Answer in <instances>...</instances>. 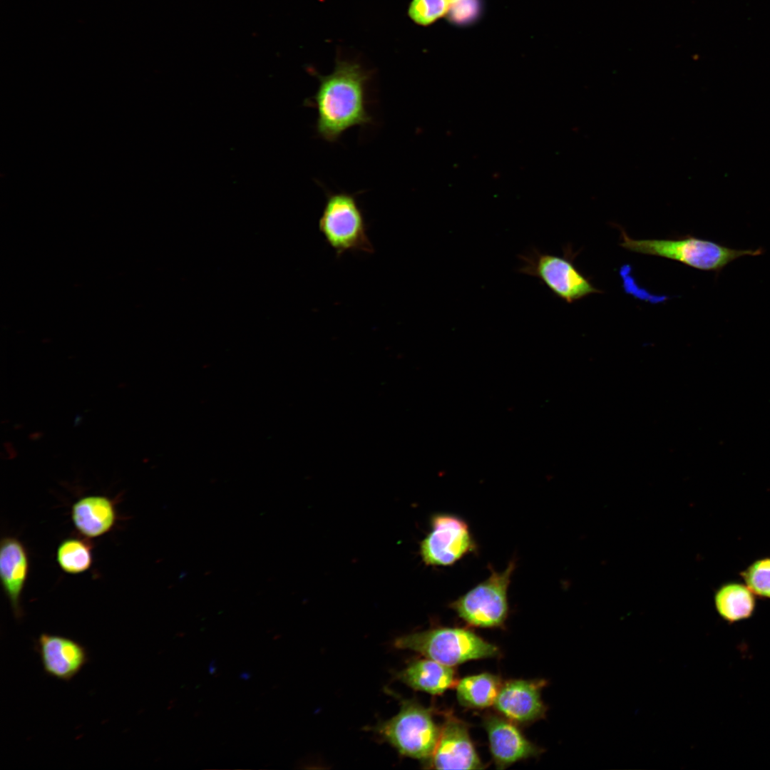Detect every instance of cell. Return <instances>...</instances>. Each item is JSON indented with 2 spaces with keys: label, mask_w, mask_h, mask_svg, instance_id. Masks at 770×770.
Returning <instances> with one entry per match:
<instances>
[{
  "label": "cell",
  "mask_w": 770,
  "mask_h": 770,
  "mask_svg": "<svg viewBox=\"0 0 770 770\" xmlns=\"http://www.w3.org/2000/svg\"><path fill=\"white\" fill-rule=\"evenodd\" d=\"M714 602L719 615L732 624L751 617L756 609V596L745 585L727 582L715 592Z\"/></svg>",
  "instance_id": "obj_16"
},
{
  "label": "cell",
  "mask_w": 770,
  "mask_h": 770,
  "mask_svg": "<svg viewBox=\"0 0 770 770\" xmlns=\"http://www.w3.org/2000/svg\"><path fill=\"white\" fill-rule=\"evenodd\" d=\"M430 524V532L420 543V555L426 565L451 566L476 550L468 523L459 516L435 513Z\"/></svg>",
  "instance_id": "obj_8"
},
{
  "label": "cell",
  "mask_w": 770,
  "mask_h": 770,
  "mask_svg": "<svg viewBox=\"0 0 770 770\" xmlns=\"http://www.w3.org/2000/svg\"><path fill=\"white\" fill-rule=\"evenodd\" d=\"M740 575L756 597L770 600V556L753 561Z\"/></svg>",
  "instance_id": "obj_19"
},
{
  "label": "cell",
  "mask_w": 770,
  "mask_h": 770,
  "mask_svg": "<svg viewBox=\"0 0 770 770\" xmlns=\"http://www.w3.org/2000/svg\"><path fill=\"white\" fill-rule=\"evenodd\" d=\"M545 684L543 680H508L502 684L493 707L515 724H531L545 715L547 707L541 699Z\"/></svg>",
  "instance_id": "obj_11"
},
{
  "label": "cell",
  "mask_w": 770,
  "mask_h": 770,
  "mask_svg": "<svg viewBox=\"0 0 770 770\" xmlns=\"http://www.w3.org/2000/svg\"><path fill=\"white\" fill-rule=\"evenodd\" d=\"M481 0H459L449 6L446 16L457 26H467L476 22L482 12Z\"/></svg>",
  "instance_id": "obj_21"
},
{
  "label": "cell",
  "mask_w": 770,
  "mask_h": 770,
  "mask_svg": "<svg viewBox=\"0 0 770 770\" xmlns=\"http://www.w3.org/2000/svg\"><path fill=\"white\" fill-rule=\"evenodd\" d=\"M446 0H412L408 10L409 17L421 26H428L446 14Z\"/></svg>",
  "instance_id": "obj_20"
},
{
  "label": "cell",
  "mask_w": 770,
  "mask_h": 770,
  "mask_svg": "<svg viewBox=\"0 0 770 770\" xmlns=\"http://www.w3.org/2000/svg\"><path fill=\"white\" fill-rule=\"evenodd\" d=\"M76 529L83 537L93 538L108 533L117 520L114 501L103 496H88L76 501L71 510Z\"/></svg>",
  "instance_id": "obj_15"
},
{
  "label": "cell",
  "mask_w": 770,
  "mask_h": 770,
  "mask_svg": "<svg viewBox=\"0 0 770 770\" xmlns=\"http://www.w3.org/2000/svg\"><path fill=\"white\" fill-rule=\"evenodd\" d=\"M502 684L498 676L488 672L465 677L456 685L457 699L466 708L493 706Z\"/></svg>",
  "instance_id": "obj_17"
},
{
  "label": "cell",
  "mask_w": 770,
  "mask_h": 770,
  "mask_svg": "<svg viewBox=\"0 0 770 770\" xmlns=\"http://www.w3.org/2000/svg\"><path fill=\"white\" fill-rule=\"evenodd\" d=\"M515 563L490 575L451 602L450 607L470 626L495 628L503 626L508 615V590Z\"/></svg>",
  "instance_id": "obj_7"
},
{
  "label": "cell",
  "mask_w": 770,
  "mask_h": 770,
  "mask_svg": "<svg viewBox=\"0 0 770 770\" xmlns=\"http://www.w3.org/2000/svg\"><path fill=\"white\" fill-rule=\"evenodd\" d=\"M396 678L410 688L438 695L456 686L458 681L453 667L424 657L411 661L396 673Z\"/></svg>",
  "instance_id": "obj_14"
},
{
  "label": "cell",
  "mask_w": 770,
  "mask_h": 770,
  "mask_svg": "<svg viewBox=\"0 0 770 770\" xmlns=\"http://www.w3.org/2000/svg\"><path fill=\"white\" fill-rule=\"evenodd\" d=\"M29 572V558L26 547L16 538H2L0 545V578L14 615L22 617L21 599Z\"/></svg>",
  "instance_id": "obj_13"
},
{
  "label": "cell",
  "mask_w": 770,
  "mask_h": 770,
  "mask_svg": "<svg viewBox=\"0 0 770 770\" xmlns=\"http://www.w3.org/2000/svg\"><path fill=\"white\" fill-rule=\"evenodd\" d=\"M562 256L533 248L519 255L520 274L537 278L555 297L572 304L590 294L601 292L576 267L570 249Z\"/></svg>",
  "instance_id": "obj_6"
},
{
  "label": "cell",
  "mask_w": 770,
  "mask_h": 770,
  "mask_svg": "<svg viewBox=\"0 0 770 770\" xmlns=\"http://www.w3.org/2000/svg\"><path fill=\"white\" fill-rule=\"evenodd\" d=\"M621 239L620 246L628 251L677 261L697 270L717 274L740 257L764 253L761 247L736 250L692 235L677 239L635 240L621 230Z\"/></svg>",
  "instance_id": "obj_2"
},
{
  "label": "cell",
  "mask_w": 770,
  "mask_h": 770,
  "mask_svg": "<svg viewBox=\"0 0 770 770\" xmlns=\"http://www.w3.org/2000/svg\"><path fill=\"white\" fill-rule=\"evenodd\" d=\"M44 672L58 680L69 682L89 660L88 652L81 643L68 637L42 633L35 640Z\"/></svg>",
  "instance_id": "obj_10"
},
{
  "label": "cell",
  "mask_w": 770,
  "mask_h": 770,
  "mask_svg": "<svg viewBox=\"0 0 770 770\" xmlns=\"http://www.w3.org/2000/svg\"><path fill=\"white\" fill-rule=\"evenodd\" d=\"M374 731L399 754L426 764L437 744L441 727L434 722L431 709L415 700L404 699L399 712L378 724Z\"/></svg>",
  "instance_id": "obj_4"
},
{
  "label": "cell",
  "mask_w": 770,
  "mask_h": 770,
  "mask_svg": "<svg viewBox=\"0 0 770 770\" xmlns=\"http://www.w3.org/2000/svg\"><path fill=\"white\" fill-rule=\"evenodd\" d=\"M394 646L450 667L500 654L497 646L461 627H438L404 635L395 639Z\"/></svg>",
  "instance_id": "obj_3"
},
{
  "label": "cell",
  "mask_w": 770,
  "mask_h": 770,
  "mask_svg": "<svg viewBox=\"0 0 770 770\" xmlns=\"http://www.w3.org/2000/svg\"><path fill=\"white\" fill-rule=\"evenodd\" d=\"M319 230L337 257L348 252H374L363 212L353 194L327 195Z\"/></svg>",
  "instance_id": "obj_5"
},
{
  "label": "cell",
  "mask_w": 770,
  "mask_h": 770,
  "mask_svg": "<svg viewBox=\"0 0 770 770\" xmlns=\"http://www.w3.org/2000/svg\"><path fill=\"white\" fill-rule=\"evenodd\" d=\"M426 764L436 769L485 767L470 737L467 724L451 714L446 716L434 751Z\"/></svg>",
  "instance_id": "obj_9"
},
{
  "label": "cell",
  "mask_w": 770,
  "mask_h": 770,
  "mask_svg": "<svg viewBox=\"0 0 770 770\" xmlns=\"http://www.w3.org/2000/svg\"><path fill=\"white\" fill-rule=\"evenodd\" d=\"M318 89L309 100L317 112L316 130L329 142L337 141L348 129L371 123L366 110L369 74L354 62L338 61L329 75H317Z\"/></svg>",
  "instance_id": "obj_1"
},
{
  "label": "cell",
  "mask_w": 770,
  "mask_h": 770,
  "mask_svg": "<svg viewBox=\"0 0 770 770\" xmlns=\"http://www.w3.org/2000/svg\"><path fill=\"white\" fill-rule=\"evenodd\" d=\"M93 547L86 537H69L59 544L56 561L61 569L71 575L87 571L93 563Z\"/></svg>",
  "instance_id": "obj_18"
},
{
  "label": "cell",
  "mask_w": 770,
  "mask_h": 770,
  "mask_svg": "<svg viewBox=\"0 0 770 770\" xmlns=\"http://www.w3.org/2000/svg\"><path fill=\"white\" fill-rule=\"evenodd\" d=\"M446 1H447L448 4V7H449V6H451V4L457 2L459 0H446Z\"/></svg>",
  "instance_id": "obj_22"
},
{
  "label": "cell",
  "mask_w": 770,
  "mask_h": 770,
  "mask_svg": "<svg viewBox=\"0 0 770 770\" xmlns=\"http://www.w3.org/2000/svg\"><path fill=\"white\" fill-rule=\"evenodd\" d=\"M490 750L498 769L540 754L542 750L523 734L514 722L504 717L488 714L483 718Z\"/></svg>",
  "instance_id": "obj_12"
}]
</instances>
